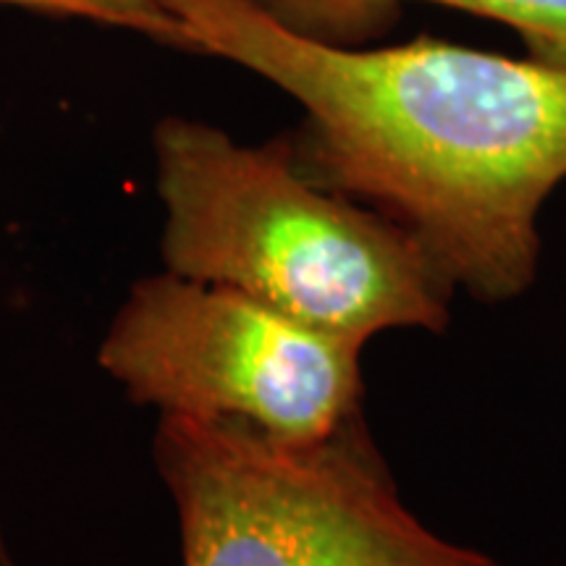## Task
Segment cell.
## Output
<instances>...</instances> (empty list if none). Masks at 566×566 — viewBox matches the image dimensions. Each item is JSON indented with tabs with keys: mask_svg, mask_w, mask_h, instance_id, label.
<instances>
[{
	"mask_svg": "<svg viewBox=\"0 0 566 566\" xmlns=\"http://www.w3.org/2000/svg\"><path fill=\"white\" fill-rule=\"evenodd\" d=\"M153 147L166 271L359 346L394 328H446L454 286L433 258L386 216L310 179L292 142L242 145L166 118Z\"/></svg>",
	"mask_w": 566,
	"mask_h": 566,
	"instance_id": "obj_2",
	"label": "cell"
},
{
	"mask_svg": "<svg viewBox=\"0 0 566 566\" xmlns=\"http://www.w3.org/2000/svg\"><path fill=\"white\" fill-rule=\"evenodd\" d=\"M195 53L304 108L302 171L401 226L451 286L509 302L535 281L537 216L566 179V71L443 40L354 48L258 0H163Z\"/></svg>",
	"mask_w": 566,
	"mask_h": 566,
	"instance_id": "obj_1",
	"label": "cell"
},
{
	"mask_svg": "<svg viewBox=\"0 0 566 566\" xmlns=\"http://www.w3.org/2000/svg\"><path fill=\"white\" fill-rule=\"evenodd\" d=\"M263 9L313 38L346 42L375 30L388 11L409 0H258ZM475 13L520 34L530 59L566 71V0H415Z\"/></svg>",
	"mask_w": 566,
	"mask_h": 566,
	"instance_id": "obj_5",
	"label": "cell"
},
{
	"mask_svg": "<svg viewBox=\"0 0 566 566\" xmlns=\"http://www.w3.org/2000/svg\"><path fill=\"white\" fill-rule=\"evenodd\" d=\"M0 6L108 24L195 53L192 34L163 0H0Z\"/></svg>",
	"mask_w": 566,
	"mask_h": 566,
	"instance_id": "obj_6",
	"label": "cell"
},
{
	"mask_svg": "<svg viewBox=\"0 0 566 566\" xmlns=\"http://www.w3.org/2000/svg\"><path fill=\"white\" fill-rule=\"evenodd\" d=\"M0 566H17L13 558L9 554V546H6V537H3V527H0Z\"/></svg>",
	"mask_w": 566,
	"mask_h": 566,
	"instance_id": "obj_7",
	"label": "cell"
},
{
	"mask_svg": "<svg viewBox=\"0 0 566 566\" xmlns=\"http://www.w3.org/2000/svg\"><path fill=\"white\" fill-rule=\"evenodd\" d=\"M155 464L184 566H499L409 512L359 417L286 443L237 420L160 415Z\"/></svg>",
	"mask_w": 566,
	"mask_h": 566,
	"instance_id": "obj_3",
	"label": "cell"
},
{
	"mask_svg": "<svg viewBox=\"0 0 566 566\" xmlns=\"http://www.w3.org/2000/svg\"><path fill=\"white\" fill-rule=\"evenodd\" d=\"M363 346L239 289L171 271L142 279L97 363L134 405L237 420L286 443L325 441L359 417Z\"/></svg>",
	"mask_w": 566,
	"mask_h": 566,
	"instance_id": "obj_4",
	"label": "cell"
}]
</instances>
